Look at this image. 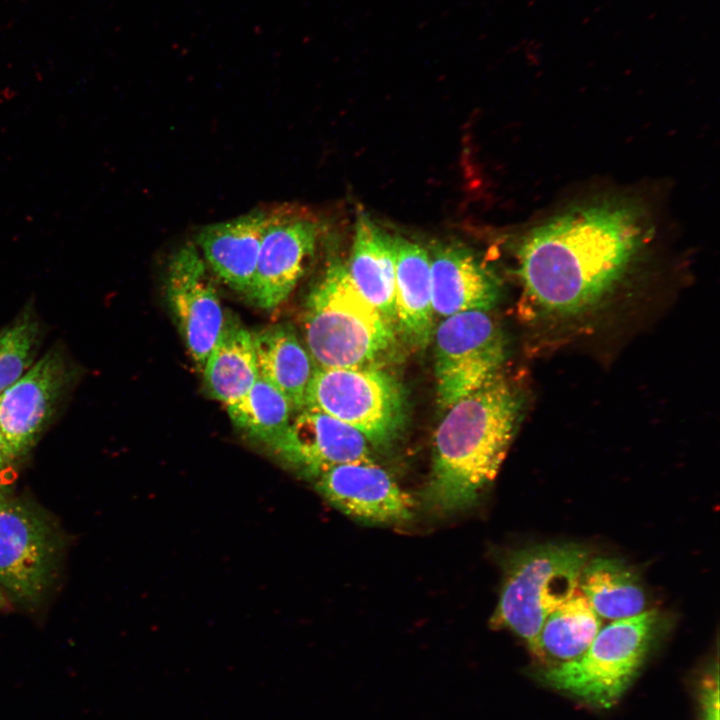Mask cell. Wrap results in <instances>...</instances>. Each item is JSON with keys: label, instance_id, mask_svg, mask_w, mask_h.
<instances>
[{"label": "cell", "instance_id": "ac0fdd59", "mask_svg": "<svg viewBox=\"0 0 720 720\" xmlns=\"http://www.w3.org/2000/svg\"><path fill=\"white\" fill-rule=\"evenodd\" d=\"M259 376L277 388L294 413L304 408L305 394L317 368L289 324L252 333Z\"/></svg>", "mask_w": 720, "mask_h": 720}, {"label": "cell", "instance_id": "9c48e42d", "mask_svg": "<svg viewBox=\"0 0 720 720\" xmlns=\"http://www.w3.org/2000/svg\"><path fill=\"white\" fill-rule=\"evenodd\" d=\"M57 544L48 523L30 507L0 504V583L20 603L37 604L56 569Z\"/></svg>", "mask_w": 720, "mask_h": 720}, {"label": "cell", "instance_id": "5bb4252c", "mask_svg": "<svg viewBox=\"0 0 720 720\" xmlns=\"http://www.w3.org/2000/svg\"><path fill=\"white\" fill-rule=\"evenodd\" d=\"M269 213L255 210L205 226L197 235L207 267L228 287L246 296L250 290Z\"/></svg>", "mask_w": 720, "mask_h": 720}, {"label": "cell", "instance_id": "277c9868", "mask_svg": "<svg viewBox=\"0 0 720 720\" xmlns=\"http://www.w3.org/2000/svg\"><path fill=\"white\" fill-rule=\"evenodd\" d=\"M588 559L585 547L568 543L541 544L514 553L491 624L516 634L539 659L541 628L579 590L580 573Z\"/></svg>", "mask_w": 720, "mask_h": 720}, {"label": "cell", "instance_id": "3957f363", "mask_svg": "<svg viewBox=\"0 0 720 720\" xmlns=\"http://www.w3.org/2000/svg\"><path fill=\"white\" fill-rule=\"evenodd\" d=\"M303 329L319 368L380 366L397 344L394 324L362 296L338 261L307 295Z\"/></svg>", "mask_w": 720, "mask_h": 720}, {"label": "cell", "instance_id": "ffe728a7", "mask_svg": "<svg viewBox=\"0 0 720 720\" xmlns=\"http://www.w3.org/2000/svg\"><path fill=\"white\" fill-rule=\"evenodd\" d=\"M578 589L600 618L615 621L647 610V598L638 576L619 559H588L581 570Z\"/></svg>", "mask_w": 720, "mask_h": 720}, {"label": "cell", "instance_id": "44dd1931", "mask_svg": "<svg viewBox=\"0 0 720 720\" xmlns=\"http://www.w3.org/2000/svg\"><path fill=\"white\" fill-rule=\"evenodd\" d=\"M601 629V618L578 591L545 620L539 635V659L560 664L590 646Z\"/></svg>", "mask_w": 720, "mask_h": 720}, {"label": "cell", "instance_id": "e0dca14e", "mask_svg": "<svg viewBox=\"0 0 720 720\" xmlns=\"http://www.w3.org/2000/svg\"><path fill=\"white\" fill-rule=\"evenodd\" d=\"M347 270L362 296L395 326L393 237L363 213L355 223Z\"/></svg>", "mask_w": 720, "mask_h": 720}, {"label": "cell", "instance_id": "484cf974", "mask_svg": "<svg viewBox=\"0 0 720 720\" xmlns=\"http://www.w3.org/2000/svg\"><path fill=\"white\" fill-rule=\"evenodd\" d=\"M7 606H8L7 599L0 588V611L7 608Z\"/></svg>", "mask_w": 720, "mask_h": 720}, {"label": "cell", "instance_id": "4316f807", "mask_svg": "<svg viewBox=\"0 0 720 720\" xmlns=\"http://www.w3.org/2000/svg\"><path fill=\"white\" fill-rule=\"evenodd\" d=\"M5 500H6V499L4 498V496H3V494H2V492H1V490H0V504H1L3 501H5Z\"/></svg>", "mask_w": 720, "mask_h": 720}, {"label": "cell", "instance_id": "30bf717a", "mask_svg": "<svg viewBox=\"0 0 720 720\" xmlns=\"http://www.w3.org/2000/svg\"><path fill=\"white\" fill-rule=\"evenodd\" d=\"M320 226L299 210L269 213L252 284L246 297L258 308L271 310L291 294L312 258Z\"/></svg>", "mask_w": 720, "mask_h": 720}, {"label": "cell", "instance_id": "cb8c5ba5", "mask_svg": "<svg viewBox=\"0 0 720 720\" xmlns=\"http://www.w3.org/2000/svg\"><path fill=\"white\" fill-rule=\"evenodd\" d=\"M700 720H720L718 667L702 679L699 690Z\"/></svg>", "mask_w": 720, "mask_h": 720}, {"label": "cell", "instance_id": "d6986e66", "mask_svg": "<svg viewBox=\"0 0 720 720\" xmlns=\"http://www.w3.org/2000/svg\"><path fill=\"white\" fill-rule=\"evenodd\" d=\"M202 371L213 398L225 406L242 398L259 377L252 333L238 321L225 319Z\"/></svg>", "mask_w": 720, "mask_h": 720}, {"label": "cell", "instance_id": "6da1fadb", "mask_svg": "<svg viewBox=\"0 0 720 720\" xmlns=\"http://www.w3.org/2000/svg\"><path fill=\"white\" fill-rule=\"evenodd\" d=\"M651 233L641 206L606 198L576 204L534 227L519 249L527 295L551 312L596 303L624 275Z\"/></svg>", "mask_w": 720, "mask_h": 720}, {"label": "cell", "instance_id": "8fae6325", "mask_svg": "<svg viewBox=\"0 0 720 720\" xmlns=\"http://www.w3.org/2000/svg\"><path fill=\"white\" fill-rule=\"evenodd\" d=\"M165 290L187 350L202 370L222 330L225 316L208 267L195 245L185 244L172 255Z\"/></svg>", "mask_w": 720, "mask_h": 720}, {"label": "cell", "instance_id": "4fadbf2b", "mask_svg": "<svg viewBox=\"0 0 720 720\" xmlns=\"http://www.w3.org/2000/svg\"><path fill=\"white\" fill-rule=\"evenodd\" d=\"M315 488L334 507L367 524H397L413 514L411 496L372 461L336 465L315 479Z\"/></svg>", "mask_w": 720, "mask_h": 720}, {"label": "cell", "instance_id": "9a60e30c", "mask_svg": "<svg viewBox=\"0 0 720 720\" xmlns=\"http://www.w3.org/2000/svg\"><path fill=\"white\" fill-rule=\"evenodd\" d=\"M429 255L434 314L448 317L494 306L499 296L497 280L472 252L440 245Z\"/></svg>", "mask_w": 720, "mask_h": 720}, {"label": "cell", "instance_id": "2e32d148", "mask_svg": "<svg viewBox=\"0 0 720 720\" xmlns=\"http://www.w3.org/2000/svg\"><path fill=\"white\" fill-rule=\"evenodd\" d=\"M395 327L413 347L428 346L434 333L430 255L419 244L393 237Z\"/></svg>", "mask_w": 720, "mask_h": 720}, {"label": "cell", "instance_id": "5b68a950", "mask_svg": "<svg viewBox=\"0 0 720 720\" xmlns=\"http://www.w3.org/2000/svg\"><path fill=\"white\" fill-rule=\"evenodd\" d=\"M659 614L646 610L601 628L579 657L540 671L547 686L597 708L622 697L642 665L657 634Z\"/></svg>", "mask_w": 720, "mask_h": 720}, {"label": "cell", "instance_id": "7a4b0ae2", "mask_svg": "<svg viewBox=\"0 0 720 720\" xmlns=\"http://www.w3.org/2000/svg\"><path fill=\"white\" fill-rule=\"evenodd\" d=\"M446 410L434 433L422 495L438 512L469 507L494 480L518 424L520 400L497 375Z\"/></svg>", "mask_w": 720, "mask_h": 720}, {"label": "cell", "instance_id": "7c38bea8", "mask_svg": "<svg viewBox=\"0 0 720 720\" xmlns=\"http://www.w3.org/2000/svg\"><path fill=\"white\" fill-rule=\"evenodd\" d=\"M369 444L353 427L321 411L303 408L269 453L298 475L315 480L336 465L372 461Z\"/></svg>", "mask_w": 720, "mask_h": 720}, {"label": "cell", "instance_id": "7402d4cb", "mask_svg": "<svg viewBox=\"0 0 720 720\" xmlns=\"http://www.w3.org/2000/svg\"><path fill=\"white\" fill-rule=\"evenodd\" d=\"M226 409L234 426L267 451L286 432L294 413L288 399L260 376L242 398Z\"/></svg>", "mask_w": 720, "mask_h": 720}, {"label": "cell", "instance_id": "603a6c76", "mask_svg": "<svg viewBox=\"0 0 720 720\" xmlns=\"http://www.w3.org/2000/svg\"><path fill=\"white\" fill-rule=\"evenodd\" d=\"M41 337L40 322L30 311L0 330V394L35 362Z\"/></svg>", "mask_w": 720, "mask_h": 720}, {"label": "cell", "instance_id": "52a82bcc", "mask_svg": "<svg viewBox=\"0 0 720 720\" xmlns=\"http://www.w3.org/2000/svg\"><path fill=\"white\" fill-rule=\"evenodd\" d=\"M433 336L436 394L443 409L498 375L505 357L504 338L487 311L445 317Z\"/></svg>", "mask_w": 720, "mask_h": 720}, {"label": "cell", "instance_id": "ba28073f", "mask_svg": "<svg viewBox=\"0 0 720 720\" xmlns=\"http://www.w3.org/2000/svg\"><path fill=\"white\" fill-rule=\"evenodd\" d=\"M78 375L64 349L55 346L0 394V430L15 459L35 446Z\"/></svg>", "mask_w": 720, "mask_h": 720}, {"label": "cell", "instance_id": "d4e9b609", "mask_svg": "<svg viewBox=\"0 0 720 720\" xmlns=\"http://www.w3.org/2000/svg\"><path fill=\"white\" fill-rule=\"evenodd\" d=\"M15 459L7 441L0 430V470Z\"/></svg>", "mask_w": 720, "mask_h": 720}, {"label": "cell", "instance_id": "8992f818", "mask_svg": "<svg viewBox=\"0 0 720 720\" xmlns=\"http://www.w3.org/2000/svg\"><path fill=\"white\" fill-rule=\"evenodd\" d=\"M304 408L353 427L377 447L398 437L407 410L401 384L380 366L317 367L306 390Z\"/></svg>", "mask_w": 720, "mask_h": 720}]
</instances>
